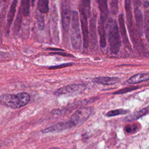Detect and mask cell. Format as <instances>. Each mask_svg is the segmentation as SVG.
<instances>
[{
  "label": "cell",
  "mask_w": 149,
  "mask_h": 149,
  "mask_svg": "<svg viewBox=\"0 0 149 149\" xmlns=\"http://www.w3.org/2000/svg\"><path fill=\"white\" fill-rule=\"evenodd\" d=\"M50 54H54V55H60L62 56H69V57H74L73 55H71L70 54H67L65 52H51L50 53Z\"/></svg>",
  "instance_id": "29"
},
{
  "label": "cell",
  "mask_w": 149,
  "mask_h": 149,
  "mask_svg": "<svg viewBox=\"0 0 149 149\" xmlns=\"http://www.w3.org/2000/svg\"><path fill=\"white\" fill-rule=\"evenodd\" d=\"M111 10L113 15H116L118 11V5L117 1H112L110 2Z\"/></svg>",
  "instance_id": "26"
},
{
  "label": "cell",
  "mask_w": 149,
  "mask_h": 149,
  "mask_svg": "<svg viewBox=\"0 0 149 149\" xmlns=\"http://www.w3.org/2000/svg\"><path fill=\"white\" fill-rule=\"evenodd\" d=\"M96 15H94L90 20V37L89 40L91 47H95L97 45V34H96Z\"/></svg>",
  "instance_id": "11"
},
{
  "label": "cell",
  "mask_w": 149,
  "mask_h": 149,
  "mask_svg": "<svg viewBox=\"0 0 149 149\" xmlns=\"http://www.w3.org/2000/svg\"><path fill=\"white\" fill-rule=\"evenodd\" d=\"M105 22L101 20H99L98 26V32L100 36V43L101 47L104 48L106 46V37H105V28L104 26Z\"/></svg>",
  "instance_id": "15"
},
{
  "label": "cell",
  "mask_w": 149,
  "mask_h": 149,
  "mask_svg": "<svg viewBox=\"0 0 149 149\" xmlns=\"http://www.w3.org/2000/svg\"><path fill=\"white\" fill-rule=\"evenodd\" d=\"M22 13L21 12L20 10H19L17 16L16 17V20L15 21V25H14V29L15 30V31H18L20 27V24H21V22H22Z\"/></svg>",
  "instance_id": "24"
},
{
  "label": "cell",
  "mask_w": 149,
  "mask_h": 149,
  "mask_svg": "<svg viewBox=\"0 0 149 149\" xmlns=\"http://www.w3.org/2000/svg\"><path fill=\"white\" fill-rule=\"evenodd\" d=\"M125 10L126 13V19H127V24L128 29L130 33L131 39L133 41L134 47L138 51L144 52V47L141 41L140 38V35L137 30L134 29L133 22V16L132 13V8L131 4L129 1H125Z\"/></svg>",
  "instance_id": "3"
},
{
  "label": "cell",
  "mask_w": 149,
  "mask_h": 149,
  "mask_svg": "<svg viewBox=\"0 0 149 149\" xmlns=\"http://www.w3.org/2000/svg\"><path fill=\"white\" fill-rule=\"evenodd\" d=\"M20 10H21L23 15L28 16L30 13V1H22L20 6Z\"/></svg>",
  "instance_id": "20"
},
{
  "label": "cell",
  "mask_w": 149,
  "mask_h": 149,
  "mask_svg": "<svg viewBox=\"0 0 149 149\" xmlns=\"http://www.w3.org/2000/svg\"><path fill=\"white\" fill-rule=\"evenodd\" d=\"M118 21H119V29H120V34H121L122 40L125 44V46H126L127 48L130 49V44L129 41V39L127 38V36L126 34L124 17H123V15L122 13L119 15Z\"/></svg>",
  "instance_id": "10"
},
{
  "label": "cell",
  "mask_w": 149,
  "mask_h": 149,
  "mask_svg": "<svg viewBox=\"0 0 149 149\" xmlns=\"http://www.w3.org/2000/svg\"><path fill=\"white\" fill-rule=\"evenodd\" d=\"M74 126L73 123L69 120L66 122H60L56 125H54L52 126L48 127L42 131L43 133H51V132H59L62 131L63 130H66Z\"/></svg>",
  "instance_id": "9"
},
{
  "label": "cell",
  "mask_w": 149,
  "mask_h": 149,
  "mask_svg": "<svg viewBox=\"0 0 149 149\" xmlns=\"http://www.w3.org/2000/svg\"><path fill=\"white\" fill-rule=\"evenodd\" d=\"M70 38L73 48L79 49L81 45V36L80 28L79 16L77 11H72L70 23Z\"/></svg>",
  "instance_id": "5"
},
{
  "label": "cell",
  "mask_w": 149,
  "mask_h": 149,
  "mask_svg": "<svg viewBox=\"0 0 149 149\" xmlns=\"http://www.w3.org/2000/svg\"><path fill=\"white\" fill-rule=\"evenodd\" d=\"M48 1L40 0L37 2V8L41 13H47L49 11Z\"/></svg>",
  "instance_id": "19"
},
{
  "label": "cell",
  "mask_w": 149,
  "mask_h": 149,
  "mask_svg": "<svg viewBox=\"0 0 149 149\" xmlns=\"http://www.w3.org/2000/svg\"><path fill=\"white\" fill-rule=\"evenodd\" d=\"M30 97L27 93H19L17 94H3L0 96V103L11 108H19L27 105Z\"/></svg>",
  "instance_id": "2"
},
{
  "label": "cell",
  "mask_w": 149,
  "mask_h": 149,
  "mask_svg": "<svg viewBox=\"0 0 149 149\" xmlns=\"http://www.w3.org/2000/svg\"><path fill=\"white\" fill-rule=\"evenodd\" d=\"M72 65H73V63H63V64H61V65H59L50 66V67L48 68V69H56L65 68V67H66V66H71Z\"/></svg>",
  "instance_id": "28"
},
{
  "label": "cell",
  "mask_w": 149,
  "mask_h": 149,
  "mask_svg": "<svg viewBox=\"0 0 149 149\" xmlns=\"http://www.w3.org/2000/svg\"><path fill=\"white\" fill-rule=\"evenodd\" d=\"M72 11L70 9V2L67 1L62 2L61 17L62 25L65 31H68L70 25L72 20Z\"/></svg>",
  "instance_id": "8"
},
{
  "label": "cell",
  "mask_w": 149,
  "mask_h": 149,
  "mask_svg": "<svg viewBox=\"0 0 149 149\" xmlns=\"http://www.w3.org/2000/svg\"><path fill=\"white\" fill-rule=\"evenodd\" d=\"M138 88H139V86H132V87H126L124 88L122 90H119L115 92H114L113 94H125L132 91H133L134 90L137 89Z\"/></svg>",
  "instance_id": "23"
},
{
  "label": "cell",
  "mask_w": 149,
  "mask_h": 149,
  "mask_svg": "<svg viewBox=\"0 0 149 149\" xmlns=\"http://www.w3.org/2000/svg\"><path fill=\"white\" fill-rule=\"evenodd\" d=\"M148 111L147 108H143L139 111H137V112L133 113L132 115L129 116L128 117L125 118V120H126L127 121H132V120H136V119L141 118V116H144V115L147 114L148 113Z\"/></svg>",
  "instance_id": "18"
},
{
  "label": "cell",
  "mask_w": 149,
  "mask_h": 149,
  "mask_svg": "<svg viewBox=\"0 0 149 149\" xmlns=\"http://www.w3.org/2000/svg\"><path fill=\"white\" fill-rule=\"evenodd\" d=\"M85 89L86 86L83 84H70L58 89L54 93L56 95H74L82 94L85 90Z\"/></svg>",
  "instance_id": "6"
},
{
  "label": "cell",
  "mask_w": 149,
  "mask_h": 149,
  "mask_svg": "<svg viewBox=\"0 0 149 149\" xmlns=\"http://www.w3.org/2000/svg\"><path fill=\"white\" fill-rule=\"evenodd\" d=\"M17 1H13L10 5L9 10L7 16V26H6V29H7V33L9 32V29L10 27L11 24L12 23L15 12H16V7L17 5Z\"/></svg>",
  "instance_id": "16"
},
{
  "label": "cell",
  "mask_w": 149,
  "mask_h": 149,
  "mask_svg": "<svg viewBox=\"0 0 149 149\" xmlns=\"http://www.w3.org/2000/svg\"><path fill=\"white\" fill-rule=\"evenodd\" d=\"M92 112L90 107H83L77 110L71 116L70 121L75 126L84 123L89 118Z\"/></svg>",
  "instance_id": "7"
},
{
  "label": "cell",
  "mask_w": 149,
  "mask_h": 149,
  "mask_svg": "<svg viewBox=\"0 0 149 149\" xmlns=\"http://www.w3.org/2000/svg\"><path fill=\"white\" fill-rule=\"evenodd\" d=\"M98 6L100 11V20L105 22L107 19L108 10L107 6V2L106 1H98Z\"/></svg>",
  "instance_id": "17"
},
{
  "label": "cell",
  "mask_w": 149,
  "mask_h": 149,
  "mask_svg": "<svg viewBox=\"0 0 149 149\" xmlns=\"http://www.w3.org/2000/svg\"><path fill=\"white\" fill-rule=\"evenodd\" d=\"M37 26L40 30H42L45 27V20L44 17L42 15H39L37 17Z\"/></svg>",
  "instance_id": "25"
},
{
  "label": "cell",
  "mask_w": 149,
  "mask_h": 149,
  "mask_svg": "<svg viewBox=\"0 0 149 149\" xmlns=\"http://www.w3.org/2000/svg\"><path fill=\"white\" fill-rule=\"evenodd\" d=\"M144 6L146 8L149 7V2L148 1H145L144 2Z\"/></svg>",
  "instance_id": "30"
},
{
  "label": "cell",
  "mask_w": 149,
  "mask_h": 149,
  "mask_svg": "<svg viewBox=\"0 0 149 149\" xmlns=\"http://www.w3.org/2000/svg\"><path fill=\"white\" fill-rule=\"evenodd\" d=\"M149 80V73H138L130 77L127 80L129 84H136Z\"/></svg>",
  "instance_id": "14"
},
{
  "label": "cell",
  "mask_w": 149,
  "mask_h": 149,
  "mask_svg": "<svg viewBox=\"0 0 149 149\" xmlns=\"http://www.w3.org/2000/svg\"><path fill=\"white\" fill-rule=\"evenodd\" d=\"M137 129V126L135 125H128L125 127V131L128 133H132L136 132Z\"/></svg>",
  "instance_id": "27"
},
{
  "label": "cell",
  "mask_w": 149,
  "mask_h": 149,
  "mask_svg": "<svg viewBox=\"0 0 149 149\" xmlns=\"http://www.w3.org/2000/svg\"><path fill=\"white\" fill-rule=\"evenodd\" d=\"M52 149H60V148H59L58 147H52Z\"/></svg>",
  "instance_id": "31"
},
{
  "label": "cell",
  "mask_w": 149,
  "mask_h": 149,
  "mask_svg": "<svg viewBox=\"0 0 149 149\" xmlns=\"http://www.w3.org/2000/svg\"><path fill=\"white\" fill-rule=\"evenodd\" d=\"M80 19L81 22V30L83 33V46L87 48L89 44V32L88 29V15L90 14V2L89 1H83L79 5Z\"/></svg>",
  "instance_id": "4"
},
{
  "label": "cell",
  "mask_w": 149,
  "mask_h": 149,
  "mask_svg": "<svg viewBox=\"0 0 149 149\" xmlns=\"http://www.w3.org/2000/svg\"><path fill=\"white\" fill-rule=\"evenodd\" d=\"M119 79L114 77H98L93 79V81L97 84L110 86L115 84L119 81Z\"/></svg>",
  "instance_id": "13"
},
{
  "label": "cell",
  "mask_w": 149,
  "mask_h": 149,
  "mask_svg": "<svg viewBox=\"0 0 149 149\" xmlns=\"http://www.w3.org/2000/svg\"><path fill=\"white\" fill-rule=\"evenodd\" d=\"M134 17L136 20V24L137 27V30L140 36L143 35V20L142 12L138 7L134 8Z\"/></svg>",
  "instance_id": "12"
},
{
  "label": "cell",
  "mask_w": 149,
  "mask_h": 149,
  "mask_svg": "<svg viewBox=\"0 0 149 149\" xmlns=\"http://www.w3.org/2000/svg\"><path fill=\"white\" fill-rule=\"evenodd\" d=\"M105 30L107 33L110 51L113 54H117L120 48L121 41L119 28L114 19L109 18L107 20L105 24Z\"/></svg>",
  "instance_id": "1"
},
{
  "label": "cell",
  "mask_w": 149,
  "mask_h": 149,
  "mask_svg": "<svg viewBox=\"0 0 149 149\" xmlns=\"http://www.w3.org/2000/svg\"><path fill=\"white\" fill-rule=\"evenodd\" d=\"M129 112L128 110H126L124 109H117L115 110H112L109 111L107 113V116H114L116 115H124Z\"/></svg>",
  "instance_id": "22"
},
{
  "label": "cell",
  "mask_w": 149,
  "mask_h": 149,
  "mask_svg": "<svg viewBox=\"0 0 149 149\" xmlns=\"http://www.w3.org/2000/svg\"><path fill=\"white\" fill-rule=\"evenodd\" d=\"M144 33L147 40L149 41V10L146 11L144 13Z\"/></svg>",
  "instance_id": "21"
}]
</instances>
